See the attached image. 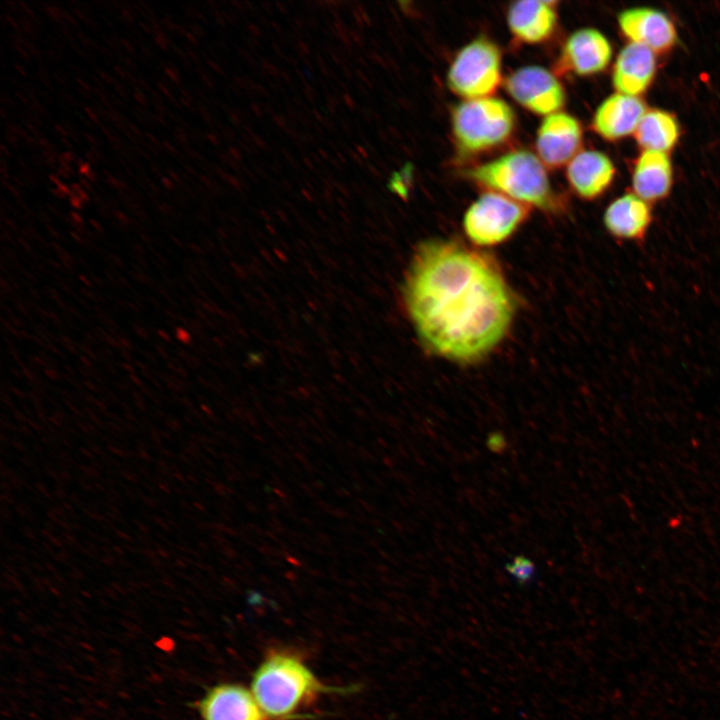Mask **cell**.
<instances>
[{
	"label": "cell",
	"mask_w": 720,
	"mask_h": 720,
	"mask_svg": "<svg viewBox=\"0 0 720 720\" xmlns=\"http://www.w3.org/2000/svg\"><path fill=\"white\" fill-rule=\"evenodd\" d=\"M404 299L424 347L462 364L492 352L515 313L512 290L496 262L453 240H428L418 246Z\"/></svg>",
	"instance_id": "6da1fadb"
},
{
	"label": "cell",
	"mask_w": 720,
	"mask_h": 720,
	"mask_svg": "<svg viewBox=\"0 0 720 720\" xmlns=\"http://www.w3.org/2000/svg\"><path fill=\"white\" fill-rule=\"evenodd\" d=\"M251 691L268 720H293L328 687L296 654L273 650L256 668Z\"/></svg>",
	"instance_id": "7a4b0ae2"
},
{
	"label": "cell",
	"mask_w": 720,
	"mask_h": 720,
	"mask_svg": "<svg viewBox=\"0 0 720 720\" xmlns=\"http://www.w3.org/2000/svg\"><path fill=\"white\" fill-rule=\"evenodd\" d=\"M470 176L490 191L530 208L552 210L555 207V194L546 166L531 151H510L476 166Z\"/></svg>",
	"instance_id": "3957f363"
},
{
	"label": "cell",
	"mask_w": 720,
	"mask_h": 720,
	"mask_svg": "<svg viewBox=\"0 0 720 720\" xmlns=\"http://www.w3.org/2000/svg\"><path fill=\"white\" fill-rule=\"evenodd\" d=\"M511 106L497 97L468 99L452 112V132L465 153H480L505 142L515 128Z\"/></svg>",
	"instance_id": "277c9868"
},
{
	"label": "cell",
	"mask_w": 720,
	"mask_h": 720,
	"mask_svg": "<svg viewBox=\"0 0 720 720\" xmlns=\"http://www.w3.org/2000/svg\"><path fill=\"white\" fill-rule=\"evenodd\" d=\"M502 55L486 38L466 44L453 59L447 73L449 89L465 100L492 96L502 81Z\"/></svg>",
	"instance_id": "5b68a950"
},
{
	"label": "cell",
	"mask_w": 720,
	"mask_h": 720,
	"mask_svg": "<svg viewBox=\"0 0 720 720\" xmlns=\"http://www.w3.org/2000/svg\"><path fill=\"white\" fill-rule=\"evenodd\" d=\"M529 208L500 193L488 191L466 210L464 232L476 246L498 245L510 238L526 220Z\"/></svg>",
	"instance_id": "8992f818"
},
{
	"label": "cell",
	"mask_w": 720,
	"mask_h": 720,
	"mask_svg": "<svg viewBox=\"0 0 720 720\" xmlns=\"http://www.w3.org/2000/svg\"><path fill=\"white\" fill-rule=\"evenodd\" d=\"M508 94L522 107L544 117L560 111L565 102L564 87L548 69L527 65L505 79Z\"/></svg>",
	"instance_id": "52a82bcc"
},
{
	"label": "cell",
	"mask_w": 720,
	"mask_h": 720,
	"mask_svg": "<svg viewBox=\"0 0 720 720\" xmlns=\"http://www.w3.org/2000/svg\"><path fill=\"white\" fill-rule=\"evenodd\" d=\"M582 138V127L574 116L563 111L552 113L543 118L537 129V156L546 167L567 166L580 152Z\"/></svg>",
	"instance_id": "ba28073f"
},
{
	"label": "cell",
	"mask_w": 720,
	"mask_h": 720,
	"mask_svg": "<svg viewBox=\"0 0 720 720\" xmlns=\"http://www.w3.org/2000/svg\"><path fill=\"white\" fill-rule=\"evenodd\" d=\"M194 706L201 720H268L251 689L234 682L209 687Z\"/></svg>",
	"instance_id": "9c48e42d"
},
{
	"label": "cell",
	"mask_w": 720,
	"mask_h": 720,
	"mask_svg": "<svg viewBox=\"0 0 720 720\" xmlns=\"http://www.w3.org/2000/svg\"><path fill=\"white\" fill-rule=\"evenodd\" d=\"M618 26L631 43L643 45L653 52L663 53L677 42V30L662 11L650 7L623 10L617 17Z\"/></svg>",
	"instance_id": "30bf717a"
},
{
	"label": "cell",
	"mask_w": 720,
	"mask_h": 720,
	"mask_svg": "<svg viewBox=\"0 0 720 720\" xmlns=\"http://www.w3.org/2000/svg\"><path fill=\"white\" fill-rule=\"evenodd\" d=\"M612 58V47L607 37L591 27L581 28L569 35L560 54L563 70L579 76L603 71Z\"/></svg>",
	"instance_id": "8fae6325"
},
{
	"label": "cell",
	"mask_w": 720,
	"mask_h": 720,
	"mask_svg": "<svg viewBox=\"0 0 720 720\" xmlns=\"http://www.w3.org/2000/svg\"><path fill=\"white\" fill-rule=\"evenodd\" d=\"M647 111L642 99L615 92L597 107L592 118L593 130L610 141L634 135Z\"/></svg>",
	"instance_id": "7c38bea8"
},
{
	"label": "cell",
	"mask_w": 720,
	"mask_h": 720,
	"mask_svg": "<svg viewBox=\"0 0 720 720\" xmlns=\"http://www.w3.org/2000/svg\"><path fill=\"white\" fill-rule=\"evenodd\" d=\"M656 70V53L643 45L629 42L617 55L612 84L619 93L639 97L650 87Z\"/></svg>",
	"instance_id": "4fadbf2b"
},
{
	"label": "cell",
	"mask_w": 720,
	"mask_h": 720,
	"mask_svg": "<svg viewBox=\"0 0 720 720\" xmlns=\"http://www.w3.org/2000/svg\"><path fill=\"white\" fill-rule=\"evenodd\" d=\"M615 176V166L598 150L580 151L566 166V178L574 192L592 200L603 194Z\"/></svg>",
	"instance_id": "5bb4252c"
},
{
	"label": "cell",
	"mask_w": 720,
	"mask_h": 720,
	"mask_svg": "<svg viewBox=\"0 0 720 720\" xmlns=\"http://www.w3.org/2000/svg\"><path fill=\"white\" fill-rule=\"evenodd\" d=\"M554 1L522 0L510 5L507 24L520 41L535 44L548 39L555 30L557 13Z\"/></svg>",
	"instance_id": "9a60e30c"
},
{
	"label": "cell",
	"mask_w": 720,
	"mask_h": 720,
	"mask_svg": "<svg viewBox=\"0 0 720 720\" xmlns=\"http://www.w3.org/2000/svg\"><path fill=\"white\" fill-rule=\"evenodd\" d=\"M649 204L634 193H627L614 199L603 215L605 228L620 240L644 239L652 222Z\"/></svg>",
	"instance_id": "2e32d148"
},
{
	"label": "cell",
	"mask_w": 720,
	"mask_h": 720,
	"mask_svg": "<svg viewBox=\"0 0 720 720\" xmlns=\"http://www.w3.org/2000/svg\"><path fill=\"white\" fill-rule=\"evenodd\" d=\"M673 169L668 153L643 150L632 171L633 193L648 203L665 198L672 187Z\"/></svg>",
	"instance_id": "e0dca14e"
},
{
	"label": "cell",
	"mask_w": 720,
	"mask_h": 720,
	"mask_svg": "<svg viewBox=\"0 0 720 720\" xmlns=\"http://www.w3.org/2000/svg\"><path fill=\"white\" fill-rule=\"evenodd\" d=\"M679 136L677 119L671 113L660 109L647 110L634 133L643 150L663 153L674 148Z\"/></svg>",
	"instance_id": "ac0fdd59"
},
{
	"label": "cell",
	"mask_w": 720,
	"mask_h": 720,
	"mask_svg": "<svg viewBox=\"0 0 720 720\" xmlns=\"http://www.w3.org/2000/svg\"><path fill=\"white\" fill-rule=\"evenodd\" d=\"M506 569L519 583L525 584L531 580L535 567L530 559L516 556L511 563L507 564Z\"/></svg>",
	"instance_id": "d6986e66"
},
{
	"label": "cell",
	"mask_w": 720,
	"mask_h": 720,
	"mask_svg": "<svg viewBox=\"0 0 720 720\" xmlns=\"http://www.w3.org/2000/svg\"><path fill=\"white\" fill-rule=\"evenodd\" d=\"M487 447L494 453H502L507 448V441L500 432L491 433L487 439Z\"/></svg>",
	"instance_id": "ffe728a7"
}]
</instances>
